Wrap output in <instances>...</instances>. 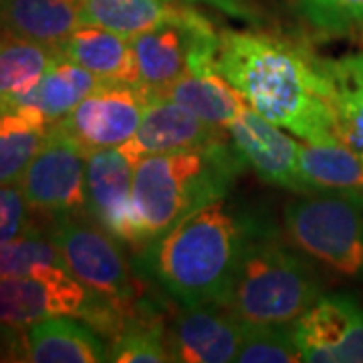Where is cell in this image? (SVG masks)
Masks as SVG:
<instances>
[{
	"label": "cell",
	"instance_id": "8",
	"mask_svg": "<svg viewBox=\"0 0 363 363\" xmlns=\"http://www.w3.org/2000/svg\"><path fill=\"white\" fill-rule=\"evenodd\" d=\"M28 206L55 218L87 210V154L55 125L21 178Z\"/></svg>",
	"mask_w": 363,
	"mask_h": 363
},
{
	"label": "cell",
	"instance_id": "27",
	"mask_svg": "<svg viewBox=\"0 0 363 363\" xmlns=\"http://www.w3.org/2000/svg\"><path fill=\"white\" fill-rule=\"evenodd\" d=\"M43 269H67V264L55 240L39 228L0 245V277L35 274Z\"/></svg>",
	"mask_w": 363,
	"mask_h": 363
},
{
	"label": "cell",
	"instance_id": "18",
	"mask_svg": "<svg viewBox=\"0 0 363 363\" xmlns=\"http://www.w3.org/2000/svg\"><path fill=\"white\" fill-rule=\"evenodd\" d=\"M83 0H2L0 35L59 47L81 26Z\"/></svg>",
	"mask_w": 363,
	"mask_h": 363
},
{
	"label": "cell",
	"instance_id": "17",
	"mask_svg": "<svg viewBox=\"0 0 363 363\" xmlns=\"http://www.w3.org/2000/svg\"><path fill=\"white\" fill-rule=\"evenodd\" d=\"M337 140L363 160V51L319 57Z\"/></svg>",
	"mask_w": 363,
	"mask_h": 363
},
{
	"label": "cell",
	"instance_id": "23",
	"mask_svg": "<svg viewBox=\"0 0 363 363\" xmlns=\"http://www.w3.org/2000/svg\"><path fill=\"white\" fill-rule=\"evenodd\" d=\"M51 128L33 107L0 109V186L21 182L28 164L47 142Z\"/></svg>",
	"mask_w": 363,
	"mask_h": 363
},
{
	"label": "cell",
	"instance_id": "22",
	"mask_svg": "<svg viewBox=\"0 0 363 363\" xmlns=\"http://www.w3.org/2000/svg\"><path fill=\"white\" fill-rule=\"evenodd\" d=\"M156 95L180 104L202 121L218 128H228L247 105L240 93L218 71L186 75Z\"/></svg>",
	"mask_w": 363,
	"mask_h": 363
},
{
	"label": "cell",
	"instance_id": "10",
	"mask_svg": "<svg viewBox=\"0 0 363 363\" xmlns=\"http://www.w3.org/2000/svg\"><path fill=\"white\" fill-rule=\"evenodd\" d=\"M150 95L138 85L104 83L55 128L91 154L121 147L135 133Z\"/></svg>",
	"mask_w": 363,
	"mask_h": 363
},
{
	"label": "cell",
	"instance_id": "1",
	"mask_svg": "<svg viewBox=\"0 0 363 363\" xmlns=\"http://www.w3.org/2000/svg\"><path fill=\"white\" fill-rule=\"evenodd\" d=\"M214 69L245 104L307 143H341L317 55L260 30H222Z\"/></svg>",
	"mask_w": 363,
	"mask_h": 363
},
{
	"label": "cell",
	"instance_id": "24",
	"mask_svg": "<svg viewBox=\"0 0 363 363\" xmlns=\"http://www.w3.org/2000/svg\"><path fill=\"white\" fill-rule=\"evenodd\" d=\"M298 169L307 192L363 194V160L343 143L301 145Z\"/></svg>",
	"mask_w": 363,
	"mask_h": 363
},
{
	"label": "cell",
	"instance_id": "6",
	"mask_svg": "<svg viewBox=\"0 0 363 363\" xmlns=\"http://www.w3.org/2000/svg\"><path fill=\"white\" fill-rule=\"evenodd\" d=\"M218 45L220 33L194 9L182 21L131 37L140 75L138 87L156 95L186 75L216 71Z\"/></svg>",
	"mask_w": 363,
	"mask_h": 363
},
{
	"label": "cell",
	"instance_id": "5",
	"mask_svg": "<svg viewBox=\"0 0 363 363\" xmlns=\"http://www.w3.org/2000/svg\"><path fill=\"white\" fill-rule=\"evenodd\" d=\"M283 226L303 255L363 283V194H297L285 204Z\"/></svg>",
	"mask_w": 363,
	"mask_h": 363
},
{
	"label": "cell",
	"instance_id": "2",
	"mask_svg": "<svg viewBox=\"0 0 363 363\" xmlns=\"http://www.w3.org/2000/svg\"><path fill=\"white\" fill-rule=\"evenodd\" d=\"M262 218L228 196L218 198L140 248L133 271L180 307L226 305L248 236Z\"/></svg>",
	"mask_w": 363,
	"mask_h": 363
},
{
	"label": "cell",
	"instance_id": "9",
	"mask_svg": "<svg viewBox=\"0 0 363 363\" xmlns=\"http://www.w3.org/2000/svg\"><path fill=\"white\" fill-rule=\"evenodd\" d=\"M101 295L89 291L67 269L0 277V323L26 329L55 315L89 319Z\"/></svg>",
	"mask_w": 363,
	"mask_h": 363
},
{
	"label": "cell",
	"instance_id": "13",
	"mask_svg": "<svg viewBox=\"0 0 363 363\" xmlns=\"http://www.w3.org/2000/svg\"><path fill=\"white\" fill-rule=\"evenodd\" d=\"M226 130L238 154L260 180L293 194H307L298 169L301 143L286 135L283 128L245 105Z\"/></svg>",
	"mask_w": 363,
	"mask_h": 363
},
{
	"label": "cell",
	"instance_id": "21",
	"mask_svg": "<svg viewBox=\"0 0 363 363\" xmlns=\"http://www.w3.org/2000/svg\"><path fill=\"white\" fill-rule=\"evenodd\" d=\"M104 85V81L95 77L87 69L69 61L63 52H57L49 69L39 81V85L26 95L18 105L33 107L43 119L55 125L65 119L89 93ZM16 107V105H14Z\"/></svg>",
	"mask_w": 363,
	"mask_h": 363
},
{
	"label": "cell",
	"instance_id": "20",
	"mask_svg": "<svg viewBox=\"0 0 363 363\" xmlns=\"http://www.w3.org/2000/svg\"><path fill=\"white\" fill-rule=\"evenodd\" d=\"M190 9L176 0H83L81 25L104 26L131 39L182 21Z\"/></svg>",
	"mask_w": 363,
	"mask_h": 363
},
{
	"label": "cell",
	"instance_id": "12",
	"mask_svg": "<svg viewBox=\"0 0 363 363\" xmlns=\"http://www.w3.org/2000/svg\"><path fill=\"white\" fill-rule=\"evenodd\" d=\"M247 321L220 303L182 307L166 329L172 362L230 363L245 337Z\"/></svg>",
	"mask_w": 363,
	"mask_h": 363
},
{
	"label": "cell",
	"instance_id": "16",
	"mask_svg": "<svg viewBox=\"0 0 363 363\" xmlns=\"http://www.w3.org/2000/svg\"><path fill=\"white\" fill-rule=\"evenodd\" d=\"M55 315L26 327L23 333L25 362L33 363H104L109 345L87 321Z\"/></svg>",
	"mask_w": 363,
	"mask_h": 363
},
{
	"label": "cell",
	"instance_id": "26",
	"mask_svg": "<svg viewBox=\"0 0 363 363\" xmlns=\"http://www.w3.org/2000/svg\"><path fill=\"white\" fill-rule=\"evenodd\" d=\"M109 362L116 363H162L172 362L166 341V329L147 319L130 315L116 333L109 347Z\"/></svg>",
	"mask_w": 363,
	"mask_h": 363
},
{
	"label": "cell",
	"instance_id": "30",
	"mask_svg": "<svg viewBox=\"0 0 363 363\" xmlns=\"http://www.w3.org/2000/svg\"><path fill=\"white\" fill-rule=\"evenodd\" d=\"M30 210L21 184L0 186V245L16 240L37 226L30 220Z\"/></svg>",
	"mask_w": 363,
	"mask_h": 363
},
{
	"label": "cell",
	"instance_id": "32",
	"mask_svg": "<svg viewBox=\"0 0 363 363\" xmlns=\"http://www.w3.org/2000/svg\"><path fill=\"white\" fill-rule=\"evenodd\" d=\"M0 2H2V0H0Z\"/></svg>",
	"mask_w": 363,
	"mask_h": 363
},
{
	"label": "cell",
	"instance_id": "19",
	"mask_svg": "<svg viewBox=\"0 0 363 363\" xmlns=\"http://www.w3.org/2000/svg\"><path fill=\"white\" fill-rule=\"evenodd\" d=\"M69 61L87 69L104 83L138 85V63L131 39L104 26L81 25L59 47Z\"/></svg>",
	"mask_w": 363,
	"mask_h": 363
},
{
	"label": "cell",
	"instance_id": "15",
	"mask_svg": "<svg viewBox=\"0 0 363 363\" xmlns=\"http://www.w3.org/2000/svg\"><path fill=\"white\" fill-rule=\"evenodd\" d=\"M133 162L119 147L87 154L85 214L117 242L133 247Z\"/></svg>",
	"mask_w": 363,
	"mask_h": 363
},
{
	"label": "cell",
	"instance_id": "3",
	"mask_svg": "<svg viewBox=\"0 0 363 363\" xmlns=\"http://www.w3.org/2000/svg\"><path fill=\"white\" fill-rule=\"evenodd\" d=\"M247 162L226 140L198 150L140 157L133 164V247L142 248L192 212L228 196Z\"/></svg>",
	"mask_w": 363,
	"mask_h": 363
},
{
	"label": "cell",
	"instance_id": "28",
	"mask_svg": "<svg viewBox=\"0 0 363 363\" xmlns=\"http://www.w3.org/2000/svg\"><path fill=\"white\" fill-rule=\"evenodd\" d=\"M298 18L325 37L363 35V0H289Z\"/></svg>",
	"mask_w": 363,
	"mask_h": 363
},
{
	"label": "cell",
	"instance_id": "31",
	"mask_svg": "<svg viewBox=\"0 0 363 363\" xmlns=\"http://www.w3.org/2000/svg\"><path fill=\"white\" fill-rule=\"evenodd\" d=\"M186 4H208L226 16H233L236 21H242L247 25L257 26L262 23V14L259 13L257 4L252 0H180Z\"/></svg>",
	"mask_w": 363,
	"mask_h": 363
},
{
	"label": "cell",
	"instance_id": "7",
	"mask_svg": "<svg viewBox=\"0 0 363 363\" xmlns=\"http://www.w3.org/2000/svg\"><path fill=\"white\" fill-rule=\"evenodd\" d=\"M51 238L65 260L67 271L79 283L117 305L131 309L142 297V277L128 264L119 242L95 222L81 216H63L52 220Z\"/></svg>",
	"mask_w": 363,
	"mask_h": 363
},
{
	"label": "cell",
	"instance_id": "29",
	"mask_svg": "<svg viewBox=\"0 0 363 363\" xmlns=\"http://www.w3.org/2000/svg\"><path fill=\"white\" fill-rule=\"evenodd\" d=\"M238 363H297L301 353L293 337V325L247 323Z\"/></svg>",
	"mask_w": 363,
	"mask_h": 363
},
{
	"label": "cell",
	"instance_id": "25",
	"mask_svg": "<svg viewBox=\"0 0 363 363\" xmlns=\"http://www.w3.org/2000/svg\"><path fill=\"white\" fill-rule=\"evenodd\" d=\"M59 49L0 35V109L18 105L57 57Z\"/></svg>",
	"mask_w": 363,
	"mask_h": 363
},
{
	"label": "cell",
	"instance_id": "14",
	"mask_svg": "<svg viewBox=\"0 0 363 363\" xmlns=\"http://www.w3.org/2000/svg\"><path fill=\"white\" fill-rule=\"evenodd\" d=\"M226 128L210 125L180 104L152 95L143 107L135 133L119 150L135 164L140 157L168 154L178 150H198L226 140Z\"/></svg>",
	"mask_w": 363,
	"mask_h": 363
},
{
	"label": "cell",
	"instance_id": "11",
	"mask_svg": "<svg viewBox=\"0 0 363 363\" xmlns=\"http://www.w3.org/2000/svg\"><path fill=\"white\" fill-rule=\"evenodd\" d=\"M305 363H363V305L345 293L321 295L293 323Z\"/></svg>",
	"mask_w": 363,
	"mask_h": 363
},
{
	"label": "cell",
	"instance_id": "4",
	"mask_svg": "<svg viewBox=\"0 0 363 363\" xmlns=\"http://www.w3.org/2000/svg\"><path fill=\"white\" fill-rule=\"evenodd\" d=\"M323 295V281L269 218L250 233L226 307L242 321L291 325Z\"/></svg>",
	"mask_w": 363,
	"mask_h": 363
}]
</instances>
